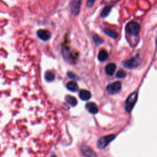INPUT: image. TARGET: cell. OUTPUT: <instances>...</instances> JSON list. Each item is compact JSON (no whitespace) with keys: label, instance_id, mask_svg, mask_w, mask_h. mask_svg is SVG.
<instances>
[{"label":"cell","instance_id":"obj_22","mask_svg":"<svg viewBox=\"0 0 157 157\" xmlns=\"http://www.w3.org/2000/svg\"><path fill=\"white\" fill-rule=\"evenodd\" d=\"M51 157H57V156H55V155H53V156H52Z\"/></svg>","mask_w":157,"mask_h":157},{"label":"cell","instance_id":"obj_8","mask_svg":"<svg viewBox=\"0 0 157 157\" xmlns=\"http://www.w3.org/2000/svg\"><path fill=\"white\" fill-rule=\"evenodd\" d=\"M81 5V1H73L71 3V11L72 14L77 15L80 12Z\"/></svg>","mask_w":157,"mask_h":157},{"label":"cell","instance_id":"obj_6","mask_svg":"<svg viewBox=\"0 0 157 157\" xmlns=\"http://www.w3.org/2000/svg\"><path fill=\"white\" fill-rule=\"evenodd\" d=\"M37 37L42 41H47L51 39V33L49 30H39L37 31Z\"/></svg>","mask_w":157,"mask_h":157},{"label":"cell","instance_id":"obj_19","mask_svg":"<svg viewBox=\"0 0 157 157\" xmlns=\"http://www.w3.org/2000/svg\"><path fill=\"white\" fill-rule=\"evenodd\" d=\"M126 72L123 70H120L117 72L116 77L118 78H124L126 76Z\"/></svg>","mask_w":157,"mask_h":157},{"label":"cell","instance_id":"obj_15","mask_svg":"<svg viewBox=\"0 0 157 157\" xmlns=\"http://www.w3.org/2000/svg\"><path fill=\"white\" fill-rule=\"evenodd\" d=\"M44 77H45V79L46 81L51 82H52L55 79V74L52 71H47L45 73Z\"/></svg>","mask_w":157,"mask_h":157},{"label":"cell","instance_id":"obj_18","mask_svg":"<svg viewBox=\"0 0 157 157\" xmlns=\"http://www.w3.org/2000/svg\"><path fill=\"white\" fill-rule=\"evenodd\" d=\"M93 39L95 43L97 46H100L104 43L103 39L100 36H99L98 34H95L93 37Z\"/></svg>","mask_w":157,"mask_h":157},{"label":"cell","instance_id":"obj_13","mask_svg":"<svg viewBox=\"0 0 157 157\" xmlns=\"http://www.w3.org/2000/svg\"><path fill=\"white\" fill-rule=\"evenodd\" d=\"M66 87H67L68 90H69V91L72 92H76L78 89V85L77 84L76 82H75L74 81L69 82L66 85Z\"/></svg>","mask_w":157,"mask_h":157},{"label":"cell","instance_id":"obj_21","mask_svg":"<svg viewBox=\"0 0 157 157\" xmlns=\"http://www.w3.org/2000/svg\"><path fill=\"white\" fill-rule=\"evenodd\" d=\"M94 3H95V1H89V2H87V6H88V7L91 8V7L93 6V5Z\"/></svg>","mask_w":157,"mask_h":157},{"label":"cell","instance_id":"obj_17","mask_svg":"<svg viewBox=\"0 0 157 157\" xmlns=\"http://www.w3.org/2000/svg\"><path fill=\"white\" fill-rule=\"evenodd\" d=\"M112 8V6H107L104 7V9H103L102 12L100 14V16L103 18H104V17H107L109 14V13L110 12Z\"/></svg>","mask_w":157,"mask_h":157},{"label":"cell","instance_id":"obj_7","mask_svg":"<svg viewBox=\"0 0 157 157\" xmlns=\"http://www.w3.org/2000/svg\"><path fill=\"white\" fill-rule=\"evenodd\" d=\"M81 150L85 157H98L96 153L89 146H87V145L81 146Z\"/></svg>","mask_w":157,"mask_h":157},{"label":"cell","instance_id":"obj_3","mask_svg":"<svg viewBox=\"0 0 157 157\" xmlns=\"http://www.w3.org/2000/svg\"><path fill=\"white\" fill-rule=\"evenodd\" d=\"M140 26L138 23L134 22H129L125 28L126 32L132 36H138L140 31Z\"/></svg>","mask_w":157,"mask_h":157},{"label":"cell","instance_id":"obj_4","mask_svg":"<svg viewBox=\"0 0 157 157\" xmlns=\"http://www.w3.org/2000/svg\"><path fill=\"white\" fill-rule=\"evenodd\" d=\"M115 138L114 134H110L101 138L97 142V147L99 149L105 148Z\"/></svg>","mask_w":157,"mask_h":157},{"label":"cell","instance_id":"obj_9","mask_svg":"<svg viewBox=\"0 0 157 157\" xmlns=\"http://www.w3.org/2000/svg\"><path fill=\"white\" fill-rule=\"evenodd\" d=\"M85 107L88 110V111L89 112H90L91 113L96 114V113H97L98 112V108L97 105L95 103H93V102L88 103L86 104Z\"/></svg>","mask_w":157,"mask_h":157},{"label":"cell","instance_id":"obj_5","mask_svg":"<svg viewBox=\"0 0 157 157\" xmlns=\"http://www.w3.org/2000/svg\"><path fill=\"white\" fill-rule=\"evenodd\" d=\"M122 88V84L120 82H115L109 84L107 86L106 90L109 94L114 95L119 93Z\"/></svg>","mask_w":157,"mask_h":157},{"label":"cell","instance_id":"obj_10","mask_svg":"<svg viewBox=\"0 0 157 157\" xmlns=\"http://www.w3.org/2000/svg\"><path fill=\"white\" fill-rule=\"evenodd\" d=\"M78 96H79L81 99L83 101H87L90 99L92 95L89 91L86 90H82L80 91Z\"/></svg>","mask_w":157,"mask_h":157},{"label":"cell","instance_id":"obj_12","mask_svg":"<svg viewBox=\"0 0 157 157\" xmlns=\"http://www.w3.org/2000/svg\"><path fill=\"white\" fill-rule=\"evenodd\" d=\"M108 57H109L108 52L105 50L100 51L98 54V60L101 61H106L108 58Z\"/></svg>","mask_w":157,"mask_h":157},{"label":"cell","instance_id":"obj_2","mask_svg":"<svg viewBox=\"0 0 157 157\" xmlns=\"http://www.w3.org/2000/svg\"><path fill=\"white\" fill-rule=\"evenodd\" d=\"M138 99V93L137 92H133L132 94H131L128 98L127 99L125 104V110L128 112H131L133 110L136 101Z\"/></svg>","mask_w":157,"mask_h":157},{"label":"cell","instance_id":"obj_11","mask_svg":"<svg viewBox=\"0 0 157 157\" xmlns=\"http://www.w3.org/2000/svg\"><path fill=\"white\" fill-rule=\"evenodd\" d=\"M116 65L114 63H109L105 67V72L108 75H112L115 71Z\"/></svg>","mask_w":157,"mask_h":157},{"label":"cell","instance_id":"obj_20","mask_svg":"<svg viewBox=\"0 0 157 157\" xmlns=\"http://www.w3.org/2000/svg\"><path fill=\"white\" fill-rule=\"evenodd\" d=\"M68 75L71 78H73V79H78V77L75 75L73 72H68Z\"/></svg>","mask_w":157,"mask_h":157},{"label":"cell","instance_id":"obj_1","mask_svg":"<svg viewBox=\"0 0 157 157\" xmlns=\"http://www.w3.org/2000/svg\"><path fill=\"white\" fill-rule=\"evenodd\" d=\"M141 62V59L139 55H136L131 57L130 59L124 61L122 63V65L124 68L127 69H133L138 67Z\"/></svg>","mask_w":157,"mask_h":157},{"label":"cell","instance_id":"obj_16","mask_svg":"<svg viewBox=\"0 0 157 157\" xmlns=\"http://www.w3.org/2000/svg\"><path fill=\"white\" fill-rule=\"evenodd\" d=\"M103 31H104V33L105 34H106L108 36L110 37L111 38L116 39L118 37L117 33L116 31H115L112 30H110V29H108V28H106V29H104Z\"/></svg>","mask_w":157,"mask_h":157},{"label":"cell","instance_id":"obj_14","mask_svg":"<svg viewBox=\"0 0 157 157\" xmlns=\"http://www.w3.org/2000/svg\"><path fill=\"white\" fill-rule=\"evenodd\" d=\"M65 100L69 104L72 106H75L77 104V101L74 96L67 95L65 96Z\"/></svg>","mask_w":157,"mask_h":157}]
</instances>
